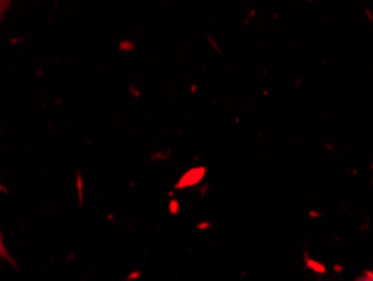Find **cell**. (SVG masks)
I'll use <instances>...</instances> for the list:
<instances>
[{
  "mask_svg": "<svg viewBox=\"0 0 373 281\" xmlns=\"http://www.w3.org/2000/svg\"><path fill=\"white\" fill-rule=\"evenodd\" d=\"M0 258H3V259H7V261H10V263H12V258L9 256V252H7L5 246H3L2 236H0Z\"/></svg>",
  "mask_w": 373,
  "mask_h": 281,
  "instance_id": "6da1fadb",
  "label": "cell"
},
{
  "mask_svg": "<svg viewBox=\"0 0 373 281\" xmlns=\"http://www.w3.org/2000/svg\"><path fill=\"white\" fill-rule=\"evenodd\" d=\"M308 264H309V266H311V268H313V270H316L318 273H323V271H325V268H323V266H321V264H318V263L311 261V259H309V261H308Z\"/></svg>",
  "mask_w": 373,
  "mask_h": 281,
  "instance_id": "7a4b0ae2",
  "label": "cell"
},
{
  "mask_svg": "<svg viewBox=\"0 0 373 281\" xmlns=\"http://www.w3.org/2000/svg\"><path fill=\"white\" fill-rule=\"evenodd\" d=\"M358 281H372L370 278H368V275L367 276H365V278H362V280H358Z\"/></svg>",
  "mask_w": 373,
  "mask_h": 281,
  "instance_id": "3957f363",
  "label": "cell"
}]
</instances>
